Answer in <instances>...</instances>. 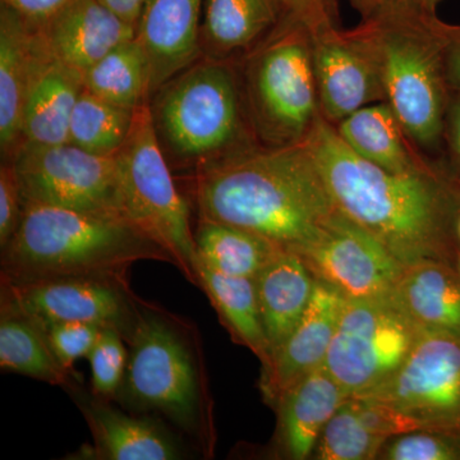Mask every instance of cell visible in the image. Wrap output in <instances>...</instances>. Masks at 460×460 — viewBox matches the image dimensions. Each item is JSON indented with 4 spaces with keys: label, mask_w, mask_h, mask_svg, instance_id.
<instances>
[{
    "label": "cell",
    "mask_w": 460,
    "mask_h": 460,
    "mask_svg": "<svg viewBox=\"0 0 460 460\" xmlns=\"http://www.w3.org/2000/svg\"><path fill=\"white\" fill-rule=\"evenodd\" d=\"M444 164L460 181V91H450L443 129Z\"/></svg>",
    "instance_id": "38"
},
{
    "label": "cell",
    "mask_w": 460,
    "mask_h": 460,
    "mask_svg": "<svg viewBox=\"0 0 460 460\" xmlns=\"http://www.w3.org/2000/svg\"><path fill=\"white\" fill-rule=\"evenodd\" d=\"M377 54L385 102L420 153H440L450 98L444 21L438 14L361 20Z\"/></svg>",
    "instance_id": "5"
},
{
    "label": "cell",
    "mask_w": 460,
    "mask_h": 460,
    "mask_svg": "<svg viewBox=\"0 0 460 460\" xmlns=\"http://www.w3.org/2000/svg\"><path fill=\"white\" fill-rule=\"evenodd\" d=\"M199 261L230 277L255 279L280 250L274 242L250 230L201 219L195 233Z\"/></svg>",
    "instance_id": "28"
},
{
    "label": "cell",
    "mask_w": 460,
    "mask_h": 460,
    "mask_svg": "<svg viewBox=\"0 0 460 460\" xmlns=\"http://www.w3.org/2000/svg\"><path fill=\"white\" fill-rule=\"evenodd\" d=\"M296 253L314 279L347 299L392 296L405 270L383 242L339 210L319 238Z\"/></svg>",
    "instance_id": "13"
},
{
    "label": "cell",
    "mask_w": 460,
    "mask_h": 460,
    "mask_svg": "<svg viewBox=\"0 0 460 460\" xmlns=\"http://www.w3.org/2000/svg\"><path fill=\"white\" fill-rule=\"evenodd\" d=\"M0 367L50 385H75L72 372L53 352L44 330L27 314L2 299L0 314Z\"/></svg>",
    "instance_id": "26"
},
{
    "label": "cell",
    "mask_w": 460,
    "mask_h": 460,
    "mask_svg": "<svg viewBox=\"0 0 460 460\" xmlns=\"http://www.w3.org/2000/svg\"><path fill=\"white\" fill-rule=\"evenodd\" d=\"M395 408L420 429L460 434V335L420 329L405 361L365 395Z\"/></svg>",
    "instance_id": "10"
},
{
    "label": "cell",
    "mask_w": 460,
    "mask_h": 460,
    "mask_svg": "<svg viewBox=\"0 0 460 460\" xmlns=\"http://www.w3.org/2000/svg\"><path fill=\"white\" fill-rule=\"evenodd\" d=\"M126 339L117 330L105 328L87 359L91 367L93 394L102 399L118 398L126 376L128 353Z\"/></svg>",
    "instance_id": "32"
},
{
    "label": "cell",
    "mask_w": 460,
    "mask_h": 460,
    "mask_svg": "<svg viewBox=\"0 0 460 460\" xmlns=\"http://www.w3.org/2000/svg\"><path fill=\"white\" fill-rule=\"evenodd\" d=\"M39 29L51 56L84 75L109 51L135 39L137 27L100 0H74Z\"/></svg>",
    "instance_id": "19"
},
{
    "label": "cell",
    "mask_w": 460,
    "mask_h": 460,
    "mask_svg": "<svg viewBox=\"0 0 460 460\" xmlns=\"http://www.w3.org/2000/svg\"><path fill=\"white\" fill-rule=\"evenodd\" d=\"M48 51L39 27L13 9L0 12V145L14 155L22 136L23 108L36 69ZM13 157V156H12Z\"/></svg>",
    "instance_id": "17"
},
{
    "label": "cell",
    "mask_w": 460,
    "mask_h": 460,
    "mask_svg": "<svg viewBox=\"0 0 460 460\" xmlns=\"http://www.w3.org/2000/svg\"><path fill=\"white\" fill-rule=\"evenodd\" d=\"M23 204H42L120 215L115 156H99L72 144L20 146L11 160Z\"/></svg>",
    "instance_id": "11"
},
{
    "label": "cell",
    "mask_w": 460,
    "mask_h": 460,
    "mask_svg": "<svg viewBox=\"0 0 460 460\" xmlns=\"http://www.w3.org/2000/svg\"><path fill=\"white\" fill-rule=\"evenodd\" d=\"M144 260L172 263L120 215L27 202L17 232L2 250V281L91 277L127 283L126 272Z\"/></svg>",
    "instance_id": "3"
},
{
    "label": "cell",
    "mask_w": 460,
    "mask_h": 460,
    "mask_svg": "<svg viewBox=\"0 0 460 460\" xmlns=\"http://www.w3.org/2000/svg\"><path fill=\"white\" fill-rule=\"evenodd\" d=\"M84 89L117 107L136 111L150 93L147 58L137 39L118 45L83 75Z\"/></svg>",
    "instance_id": "29"
},
{
    "label": "cell",
    "mask_w": 460,
    "mask_h": 460,
    "mask_svg": "<svg viewBox=\"0 0 460 460\" xmlns=\"http://www.w3.org/2000/svg\"><path fill=\"white\" fill-rule=\"evenodd\" d=\"M386 443L363 423L349 396L323 429L314 456L320 460L375 459Z\"/></svg>",
    "instance_id": "31"
},
{
    "label": "cell",
    "mask_w": 460,
    "mask_h": 460,
    "mask_svg": "<svg viewBox=\"0 0 460 460\" xmlns=\"http://www.w3.org/2000/svg\"><path fill=\"white\" fill-rule=\"evenodd\" d=\"M128 343L119 395L135 410L160 411L189 432L198 429V371L180 334L156 314L142 313Z\"/></svg>",
    "instance_id": "9"
},
{
    "label": "cell",
    "mask_w": 460,
    "mask_h": 460,
    "mask_svg": "<svg viewBox=\"0 0 460 460\" xmlns=\"http://www.w3.org/2000/svg\"><path fill=\"white\" fill-rule=\"evenodd\" d=\"M283 20L302 23L314 33L341 27L338 0H275Z\"/></svg>",
    "instance_id": "35"
},
{
    "label": "cell",
    "mask_w": 460,
    "mask_h": 460,
    "mask_svg": "<svg viewBox=\"0 0 460 460\" xmlns=\"http://www.w3.org/2000/svg\"><path fill=\"white\" fill-rule=\"evenodd\" d=\"M74 0H2L3 5L13 9L27 22L42 27Z\"/></svg>",
    "instance_id": "39"
},
{
    "label": "cell",
    "mask_w": 460,
    "mask_h": 460,
    "mask_svg": "<svg viewBox=\"0 0 460 460\" xmlns=\"http://www.w3.org/2000/svg\"><path fill=\"white\" fill-rule=\"evenodd\" d=\"M126 22L137 27L146 0H100Z\"/></svg>",
    "instance_id": "41"
},
{
    "label": "cell",
    "mask_w": 460,
    "mask_h": 460,
    "mask_svg": "<svg viewBox=\"0 0 460 460\" xmlns=\"http://www.w3.org/2000/svg\"><path fill=\"white\" fill-rule=\"evenodd\" d=\"M334 127L350 150L385 171L413 172L434 163L414 146L386 102L361 108Z\"/></svg>",
    "instance_id": "24"
},
{
    "label": "cell",
    "mask_w": 460,
    "mask_h": 460,
    "mask_svg": "<svg viewBox=\"0 0 460 460\" xmlns=\"http://www.w3.org/2000/svg\"><path fill=\"white\" fill-rule=\"evenodd\" d=\"M392 296L417 328L460 335V274L456 265L425 261L405 268Z\"/></svg>",
    "instance_id": "25"
},
{
    "label": "cell",
    "mask_w": 460,
    "mask_h": 460,
    "mask_svg": "<svg viewBox=\"0 0 460 460\" xmlns=\"http://www.w3.org/2000/svg\"><path fill=\"white\" fill-rule=\"evenodd\" d=\"M307 142L339 211L383 242L404 268L459 260L460 181L447 165L413 172L372 164L321 118Z\"/></svg>",
    "instance_id": "1"
},
{
    "label": "cell",
    "mask_w": 460,
    "mask_h": 460,
    "mask_svg": "<svg viewBox=\"0 0 460 460\" xmlns=\"http://www.w3.org/2000/svg\"><path fill=\"white\" fill-rule=\"evenodd\" d=\"M159 90L151 109L157 137L181 162L204 168L260 146L241 74L230 60L208 58Z\"/></svg>",
    "instance_id": "4"
},
{
    "label": "cell",
    "mask_w": 460,
    "mask_h": 460,
    "mask_svg": "<svg viewBox=\"0 0 460 460\" xmlns=\"http://www.w3.org/2000/svg\"><path fill=\"white\" fill-rule=\"evenodd\" d=\"M2 299L41 326L84 323L117 330L126 341L140 313L128 296L126 281L108 278L66 277L8 283Z\"/></svg>",
    "instance_id": "12"
},
{
    "label": "cell",
    "mask_w": 460,
    "mask_h": 460,
    "mask_svg": "<svg viewBox=\"0 0 460 460\" xmlns=\"http://www.w3.org/2000/svg\"><path fill=\"white\" fill-rule=\"evenodd\" d=\"M345 301L334 287L316 279L304 316L262 367L263 396L274 407L296 381L323 365Z\"/></svg>",
    "instance_id": "15"
},
{
    "label": "cell",
    "mask_w": 460,
    "mask_h": 460,
    "mask_svg": "<svg viewBox=\"0 0 460 460\" xmlns=\"http://www.w3.org/2000/svg\"><path fill=\"white\" fill-rule=\"evenodd\" d=\"M358 12L361 20L393 16V14H438L443 0H347Z\"/></svg>",
    "instance_id": "37"
},
{
    "label": "cell",
    "mask_w": 460,
    "mask_h": 460,
    "mask_svg": "<svg viewBox=\"0 0 460 460\" xmlns=\"http://www.w3.org/2000/svg\"><path fill=\"white\" fill-rule=\"evenodd\" d=\"M458 237H459V241H460V219H459V223H458Z\"/></svg>",
    "instance_id": "42"
},
{
    "label": "cell",
    "mask_w": 460,
    "mask_h": 460,
    "mask_svg": "<svg viewBox=\"0 0 460 460\" xmlns=\"http://www.w3.org/2000/svg\"><path fill=\"white\" fill-rule=\"evenodd\" d=\"M283 20L275 0H204L201 42L208 58L244 59Z\"/></svg>",
    "instance_id": "23"
},
{
    "label": "cell",
    "mask_w": 460,
    "mask_h": 460,
    "mask_svg": "<svg viewBox=\"0 0 460 460\" xmlns=\"http://www.w3.org/2000/svg\"><path fill=\"white\" fill-rule=\"evenodd\" d=\"M115 162L124 219L165 251L190 283L198 284V248L189 204L172 180L147 105L136 109L131 131Z\"/></svg>",
    "instance_id": "7"
},
{
    "label": "cell",
    "mask_w": 460,
    "mask_h": 460,
    "mask_svg": "<svg viewBox=\"0 0 460 460\" xmlns=\"http://www.w3.org/2000/svg\"><path fill=\"white\" fill-rule=\"evenodd\" d=\"M419 330L393 296L347 299L323 365L348 395L367 394L398 371Z\"/></svg>",
    "instance_id": "8"
},
{
    "label": "cell",
    "mask_w": 460,
    "mask_h": 460,
    "mask_svg": "<svg viewBox=\"0 0 460 460\" xmlns=\"http://www.w3.org/2000/svg\"><path fill=\"white\" fill-rule=\"evenodd\" d=\"M23 199L12 163L0 168V247L7 246L20 226Z\"/></svg>",
    "instance_id": "36"
},
{
    "label": "cell",
    "mask_w": 460,
    "mask_h": 460,
    "mask_svg": "<svg viewBox=\"0 0 460 460\" xmlns=\"http://www.w3.org/2000/svg\"><path fill=\"white\" fill-rule=\"evenodd\" d=\"M83 90V75L48 49L27 93L20 146L68 144L72 111Z\"/></svg>",
    "instance_id": "21"
},
{
    "label": "cell",
    "mask_w": 460,
    "mask_h": 460,
    "mask_svg": "<svg viewBox=\"0 0 460 460\" xmlns=\"http://www.w3.org/2000/svg\"><path fill=\"white\" fill-rule=\"evenodd\" d=\"M102 329L84 323H59L42 326L48 343L60 363L75 375V363L87 358Z\"/></svg>",
    "instance_id": "34"
},
{
    "label": "cell",
    "mask_w": 460,
    "mask_h": 460,
    "mask_svg": "<svg viewBox=\"0 0 460 460\" xmlns=\"http://www.w3.org/2000/svg\"><path fill=\"white\" fill-rule=\"evenodd\" d=\"M377 458L386 460H460V434L417 429L395 436Z\"/></svg>",
    "instance_id": "33"
},
{
    "label": "cell",
    "mask_w": 460,
    "mask_h": 460,
    "mask_svg": "<svg viewBox=\"0 0 460 460\" xmlns=\"http://www.w3.org/2000/svg\"><path fill=\"white\" fill-rule=\"evenodd\" d=\"M444 54L450 90L460 91V25L444 22Z\"/></svg>",
    "instance_id": "40"
},
{
    "label": "cell",
    "mask_w": 460,
    "mask_h": 460,
    "mask_svg": "<svg viewBox=\"0 0 460 460\" xmlns=\"http://www.w3.org/2000/svg\"><path fill=\"white\" fill-rule=\"evenodd\" d=\"M201 219L226 223L298 252L319 238L338 208L307 142L257 146L201 168Z\"/></svg>",
    "instance_id": "2"
},
{
    "label": "cell",
    "mask_w": 460,
    "mask_h": 460,
    "mask_svg": "<svg viewBox=\"0 0 460 460\" xmlns=\"http://www.w3.org/2000/svg\"><path fill=\"white\" fill-rule=\"evenodd\" d=\"M242 87L256 140L262 147L305 144L323 117L314 66V33L281 20L241 60Z\"/></svg>",
    "instance_id": "6"
},
{
    "label": "cell",
    "mask_w": 460,
    "mask_h": 460,
    "mask_svg": "<svg viewBox=\"0 0 460 460\" xmlns=\"http://www.w3.org/2000/svg\"><path fill=\"white\" fill-rule=\"evenodd\" d=\"M349 395L321 365L288 389L277 402V441L287 458L314 456L323 429Z\"/></svg>",
    "instance_id": "20"
},
{
    "label": "cell",
    "mask_w": 460,
    "mask_h": 460,
    "mask_svg": "<svg viewBox=\"0 0 460 460\" xmlns=\"http://www.w3.org/2000/svg\"><path fill=\"white\" fill-rule=\"evenodd\" d=\"M135 111L83 90L69 123V144L99 156H115L131 131Z\"/></svg>",
    "instance_id": "30"
},
{
    "label": "cell",
    "mask_w": 460,
    "mask_h": 460,
    "mask_svg": "<svg viewBox=\"0 0 460 460\" xmlns=\"http://www.w3.org/2000/svg\"><path fill=\"white\" fill-rule=\"evenodd\" d=\"M204 0H146L136 30L147 58L150 93L198 59Z\"/></svg>",
    "instance_id": "16"
},
{
    "label": "cell",
    "mask_w": 460,
    "mask_h": 460,
    "mask_svg": "<svg viewBox=\"0 0 460 460\" xmlns=\"http://www.w3.org/2000/svg\"><path fill=\"white\" fill-rule=\"evenodd\" d=\"M459 274H460V257H459Z\"/></svg>",
    "instance_id": "43"
},
{
    "label": "cell",
    "mask_w": 460,
    "mask_h": 460,
    "mask_svg": "<svg viewBox=\"0 0 460 460\" xmlns=\"http://www.w3.org/2000/svg\"><path fill=\"white\" fill-rule=\"evenodd\" d=\"M314 66L321 114L332 126L361 108L385 102L377 54L362 25L314 33Z\"/></svg>",
    "instance_id": "14"
},
{
    "label": "cell",
    "mask_w": 460,
    "mask_h": 460,
    "mask_svg": "<svg viewBox=\"0 0 460 460\" xmlns=\"http://www.w3.org/2000/svg\"><path fill=\"white\" fill-rule=\"evenodd\" d=\"M196 275L198 286L205 290L233 338L250 348L261 359L262 367L268 365L270 345L262 326L255 279L222 274L199 260Z\"/></svg>",
    "instance_id": "27"
},
{
    "label": "cell",
    "mask_w": 460,
    "mask_h": 460,
    "mask_svg": "<svg viewBox=\"0 0 460 460\" xmlns=\"http://www.w3.org/2000/svg\"><path fill=\"white\" fill-rule=\"evenodd\" d=\"M75 402L93 434V447L78 458L104 460H177L181 445L165 426L148 417L131 416L111 407L107 399L74 390Z\"/></svg>",
    "instance_id": "18"
},
{
    "label": "cell",
    "mask_w": 460,
    "mask_h": 460,
    "mask_svg": "<svg viewBox=\"0 0 460 460\" xmlns=\"http://www.w3.org/2000/svg\"><path fill=\"white\" fill-rule=\"evenodd\" d=\"M255 286L271 358L304 316L316 279L298 253L280 250L257 274Z\"/></svg>",
    "instance_id": "22"
}]
</instances>
